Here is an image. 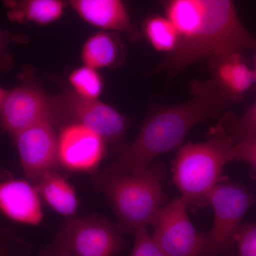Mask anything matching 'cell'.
<instances>
[{
	"instance_id": "cell-1",
	"label": "cell",
	"mask_w": 256,
	"mask_h": 256,
	"mask_svg": "<svg viewBox=\"0 0 256 256\" xmlns=\"http://www.w3.org/2000/svg\"><path fill=\"white\" fill-rule=\"evenodd\" d=\"M234 102L213 79L198 84L191 98L150 114L136 139L102 170L124 174L146 169L158 156L180 148L194 126L216 117Z\"/></svg>"
},
{
	"instance_id": "cell-2",
	"label": "cell",
	"mask_w": 256,
	"mask_h": 256,
	"mask_svg": "<svg viewBox=\"0 0 256 256\" xmlns=\"http://www.w3.org/2000/svg\"><path fill=\"white\" fill-rule=\"evenodd\" d=\"M160 2L178 32V46L171 58L178 66L256 46V38L239 20L233 0Z\"/></svg>"
},
{
	"instance_id": "cell-3",
	"label": "cell",
	"mask_w": 256,
	"mask_h": 256,
	"mask_svg": "<svg viewBox=\"0 0 256 256\" xmlns=\"http://www.w3.org/2000/svg\"><path fill=\"white\" fill-rule=\"evenodd\" d=\"M166 166L156 162L146 169L130 174L98 171L92 174L96 190L110 204L124 234L134 236L152 225L166 202L162 182Z\"/></svg>"
},
{
	"instance_id": "cell-4",
	"label": "cell",
	"mask_w": 256,
	"mask_h": 256,
	"mask_svg": "<svg viewBox=\"0 0 256 256\" xmlns=\"http://www.w3.org/2000/svg\"><path fill=\"white\" fill-rule=\"evenodd\" d=\"M234 142L220 124L204 142H190L180 146L173 162V183L192 212L208 206L210 193L226 180L224 166L232 161Z\"/></svg>"
},
{
	"instance_id": "cell-5",
	"label": "cell",
	"mask_w": 256,
	"mask_h": 256,
	"mask_svg": "<svg viewBox=\"0 0 256 256\" xmlns=\"http://www.w3.org/2000/svg\"><path fill=\"white\" fill-rule=\"evenodd\" d=\"M117 224L104 216L69 217L38 256H117L126 246Z\"/></svg>"
},
{
	"instance_id": "cell-6",
	"label": "cell",
	"mask_w": 256,
	"mask_h": 256,
	"mask_svg": "<svg viewBox=\"0 0 256 256\" xmlns=\"http://www.w3.org/2000/svg\"><path fill=\"white\" fill-rule=\"evenodd\" d=\"M255 201L254 195L237 184L226 180L218 184L208 197L214 210V224L203 234V244L198 256H223L235 244V237L244 216Z\"/></svg>"
},
{
	"instance_id": "cell-7",
	"label": "cell",
	"mask_w": 256,
	"mask_h": 256,
	"mask_svg": "<svg viewBox=\"0 0 256 256\" xmlns=\"http://www.w3.org/2000/svg\"><path fill=\"white\" fill-rule=\"evenodd\" d=\"M55 112L56 96L48 94L26 67L0 106V130L14 136L44 121L54 124Z\"/></svg>"
},
{
	"instance_id": "cell-8",
	"label": "cell",
	"mask_w": 256,
	"mask_h": 256,
	"mask_svg": "<svg viewBox=\"0 0 256 256\" xmlns=\"http://www.w3.org/2000/svg\"><path fill=\"white\" fill-rule=\"evenodd\" d=\"M76 124L85 126L105 140L117 144L124 139L129 128V120L114 107L98 100L84 98L69 86H62V92L56 96L54 124Z\"/></svg>"
},
{
	"instance_id": "cell-9",
	"label": "cell",
	"mask_w": 256,
	"mask_h": 256,
	"mask_svg": "<svg viewBox=\"0 0 256 256\" xmlns=\"http://www.w3.org/2000/svg\"><path fill=\"white\" fill-rule=\"evenodd\" d=\"M188 205L181 196L165 204L152 226L151 236L166 256H198L203 234H198L188 216Z\"/></svg>"
},
{
	"instance_id": "cell-10",
	"label": "cell",
	"mask_w": 256,
	"mask_h": 256,
	"mask_svg": "<svg viewBox=\"0 0 256 256\" xmlns=\"http://www.w3.org/2000/svg\"><path fill=\"white\" fill-rule=\"evenodd\" d=\"M105 140L85 126L68 124L58 133V163L60 170L94 174L106 154Z\"/></svg>"
},
{
	"instance_id": "cell-11",
	"label": "cell",
	"mask_w": 256,
	"mask_h": 256,
	"mask_svg": "<svg viewBox=\"0 0 256 256\" xmlns=\"http://www.w3.org/2000/svg\"><path fill=\"white\" fill-rule=\"evenodd\" d=\"M24 174L34 181L52 170H60L58 134L50 121L26 128L12 136Z\"/></svg>"
},
{
	"instance_id": "cell-12",
	"label": "cell",
	"mask_w": 256,
	"mask_h": 256,
	"mask_svg": "<svg viewBox=\"0 0 256 256\" xmlns=\"http://www.w3.org/2000/svg\"><path fill=\"white\" fill-rule=\"evenodd\" d=\"M0 214L18 223L40 224L43 218L42 200L34 185L0 170Z\"/></svg>"
},
{
	"instance_id": "cell-13",
	"label": "cell",
	"mask_w": 256,
	"mask_h": 256,
	"mask_svg": "<svg viewBox=\"0 0 256 256\" xmlns=\"http://www.w3.org/2000/svg\"><path fill=\"white\" fill-rule=\"evenodd\" d=\"M68 5L82 20L107 31L126 32L136 38L137 31L124 0H68Z\"/></svg>"
},
{
	"instance_id": "cell-14",
	"label": "cell",
	"mask_w": 256,
	"mask_h": 256,
	"mask_svg": "<svg viewBox=\"0 0 256 256\" xmlns=\"http://www.w3.org/2000/svg\"><path fill=\"white\" fill-rule=\"evenodd\" d=\"M210 60L212 79L235 101L238 100L256 82L254 70L242 60L240 52L216 56Z\"/></svg>"
},
{
	"instance_id": "cell-15",
	"label": "cell",
	"mask_w": 256,
	"mask_h": 256,
	"mask_svg": "<svg viewBox=\"0 0 256 256\" xmlns=\"http://www.w3.org/2000/svg\"><path fill=\"white\" fill-rule=\"evenodd\" d=\"M6 18L12 22L50 24L60 20L68 6V0H2Z\"/></svg>"
},
{
	"instance_id": "cell-16",
	"label": "cell",
	"mask_w": 256,
	"mask_h": 256,
	"mask_svg": "<svg viewBox=\"0 0 256 256\" xmlns=\"http://www.w3.org/2000/svg\"><path fill=\"white\" fill-rule=\"evenodd\" d=\"M33 182L41 200L54 212L68 218L76 213V192L58 170L47 172Z\"/></svg>"
},
{
	"instance_id": "cell-17",
	"label": "cell",
	"mask_w": 256,
	"mask_h": 256,
	"mask_svg": "<svg viewBox=\"0 0 256 256\" xmlns=\"http://www.w3.org/2000/svg\"><path fill=\"white\" fill-rule=\"evenodd\" d=\"M80 57L84 65L96 70L114 68L124 60V48L116 34L96 32L84 43Z\"/></svg>"
},
{
	"instance_id": "cell-18",
	"label": "cell",
	"mask_w": 256,
	"mask_h": 256,
	"mask_svg": "<svg viewBox=\"0 0 256 256\" xmlns=\"http://www.w3.org/2000/svg\"><path fill=\"white\" fill-rule=\"evenodd\" d=\"M142 33L153 48L166 54V56L178 48V32L165 16L152 15L146 18L143 22Z\"/></svg>"
},
{
	"instance_id": "cell-19",
	"label": "cell",
	"mask_w": 256,
	"mask_h": 256,
	"mask_svg": "<svg viewBox=\"0 0 256 256\" xmlns=\"http://www.w3.org/2000/svg\"><path fill=\"white\" fill-rule=\"evenodd\" d=\"M69 87L84 98L98 100L104 90V82L98 70L84 65L68 75Z\"/></svg>"
},
{
	"instance_id": "cell-20",
	"label": "cell",
	"mask_w": 256,
	"mask_h": 256,
	"mask_svg": "<svg viewBox=\"0 0 256 256\" xmlns=\"http://www.w3.org/2000/svg\"><path fill=\"white\" fill-rule=\"evenodd\" d=\"M220 124L234 140L256 136V100L242 116H226Z\"/></svg>"
},
{
	"instance_id": "cell-21",
	"label": "cell",
	"mask_w": 256,
	"mask_h": 256,
	"mask_svg": "<svg viewBox=\"0 0 256 256\" xmlns=\"http://www.w3.org/2000/svg\"><path fill=\"white\" fill-rule=\"evenodd\" d=\"M31 38L24 34L14 33L0 30V73L11 72L14 64V57L10 52L12 43L28 44Z\"/></svg>"
},
{
	"instance_id": "cell-22",
	"label": "cell",
	"mask_w": 256,
	"mask_h": 256,
	"mask_svg": "<svg viewBox=\"0 0 256 256\" xmlns=\"http://www.w3.org/2000/svg\"><path fill=\"white\" fill-rule=\"evenodd\" d=\"M32 247L15 236L10 228L0 229V256H28Z\"/></svg>"
},
{
	"instance_id": "cell-23",
	"label": "cell",
	"mask_w": 256,
	"mask_h": 256,
	"mask_svg": "<svg viewBox=\"0 0 256 256\" xmlns=\"http://www.w3.org/2000/svg\"><path fill=\"white\" fill-rule=\"evenodd\" d=\"M232 161H244L250 165V174L256 178V136L239 140L234 142L230 152Z\"/></svg>"
},
{
	"instance_id": "cell-24",
	"label": "cell",
	"mask_w": 256,
	"mask_h": 256,
	"mask_svg": "<svg viewBox=\"0 0 256 256\" xmlns=\"http://www.w3.org/2000/svg\"><path fill=\"white\" fill-rule=\"evenodd\" d=\"M238 256H256V223L242 224L235 237Z\"/></svg>"
},
{
	"instance_id": "cell-25",
	"label": "cell",
	"mask_w": 256,
	"mask_h": 256,
	"mask_svg": "<svg viewBox=\"0 0 256 256\" xmlns=\"http://www.w3.org/2000/svg\"><path fill=\"white\" fill-rule=\"evenodd\" d=\"M134 242L130 256H166L158 246L146 228L134 234Z\"/></svg>"
},
{
	"instance_id": "cell-26",
	"label": "cell",
	"mask_w": 256,
	"mask_h": 256,
	"mask_svg": "<svg viewBox=\"0 0 256 256\" xmlns=\"http://www.w3.org/2000/svg\"><path fill=\"white\" fill-rule=\"evenodd\" d=\"M8 90H6V89L3 88L2 87L0 86V106H1L3 100H4L5 97H6Z\"/></svg>"
},
{
	"instance_id": "cell-27",
	"label": "cell",
	"mask_w": 256,
	"mask_h": 256,
	"mask_svg": "<svg viewBox=\"0 0 256 256\" xmlns=\"http://www.w3.org/2000/svg\"><path fill=\"white\" fill-rule=\"evenodd\" d=\"M254 73H255L256 78V62H255V68H254Z\"/></svg>"
},
{
	"instance_id": "cell-28",
	"label": "cell",
	"mask_w": 256,
	"mask_h": 256,
	"mask_svg": "<svg viewBox=\"0 0 256 256\" xmlns=\"http://www.w3.org/2000/svg\"><path fill=\"white\" fill-rule=\"evenodd\" d=\"M64 256V255H58V256Z\"/></svg>"
}]
</instances>
